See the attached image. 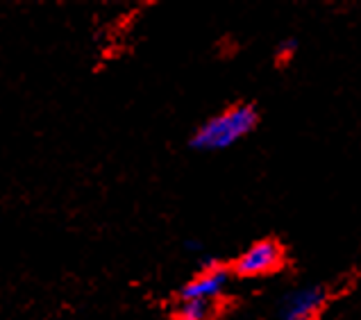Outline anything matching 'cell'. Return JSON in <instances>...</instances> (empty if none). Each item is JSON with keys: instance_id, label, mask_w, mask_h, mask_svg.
Segmentation results:
<instances>
[{"instance_id": "6da1fadb", "label": "cell", "mask_w": 361, "mask_h": 320, "mask_svg": "<svg viewBox=\"0 0 361 320\" xmlns=\"http://www.w3.org/2000/svg\"><path fill=\"white\" fill-rule=\"evenodd\" d=\"M259 123V111L250 102H239L207 118L191 134L189 146L198 152H219L236 146Z\"/></svg>"}, {"instance_id": "7a4b0ae2", "label": "cell", "mask_w": 361, "mask_h": 320, "mask_svg": "<svg viewBox=\"0 0 361 320\" xmlns=\"http://www.w3.org/2000/svg\"><path fill=\"white\" fill-rule=\"evenodd\" d=\"M284 266V247L275 239H262L247 245L232 264V273L239 277L273 275Z\"/></svg>"}, {"instance_id": "3957f363", "label": "cell", "mask_w": 361, "mask_h": 320, "mask_svg": "<svg viewBox=\"0 0 361 320\" xmlns=\"http://www.w3.org/2000/svg\"><path fill=\"white\" fill-rule=\"evenodd\" d=\"M230 284V271L216 259L204 261V268L193 275L191 280L180 288V300H204L214 302L225 293Z\"/></svg>"}, {"instance_id": "277c9868", "label": "cell", "mask_w": 361, "mask_h": 320, "mask_svg": "<svg viewBox=\"0 0 361 320\" xmlns=\"http://www.w3.org/2000/svg\"><path fill=\"white\" fill-rule=\"evenodd\" d=\"M325 300L327 291L323 286H300L282 297L280 307H277V316L280 320H316V316L325 307Z\"/></svg>"}, {"instance_id": "5b68a950", "label": "cell", "mask_w": 361, "mask_h": 320, "mask_svg": "<svg viewBox=\"0 0 361 320\" xmlns=\"http://www.w3.org/2000/svg\"><path fill=\"white\" fill-rule=\"evenodd\" d=\"M214 302L204 300H180L175 307L173 320H212Z\"/></svg>"}, {"instance_id": "8992f818", "label": "cell", "mask_w": 361, "mask_h": 320, "mask_svg": "<svg viewBox=\"0 0 361 320\" xmlns=\"http://www.w3.org/2000/svg\"><path fill=\"white\" fill-rule=\"evenodd\" d=\"M298 53V41L295 39H284L280 48H277V59L280 61H288Z\"/></svg>"}]
</instances>
